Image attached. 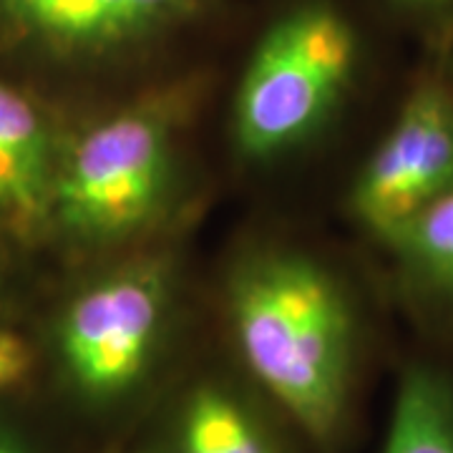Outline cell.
Here are the masks:
<instances>
[{
  "label": "cell",
  "instance_id": "obj_12",
  "mask_svg": "<svg viewBox=\"0 0 453 453\" xmlns=\"http://www.w3.org/2000/svg\"><path fill=\"white\" fill-rule=\"evenodd\" d=\"M0 453H46L20 426L0 418Z\"/></svg>",
  "mask_w": 453,
  "mask_h": 453
},
{
  "label": "cell",
  "instance_id": "obj_1",
  "mask_svg": "<svg viewBox=\"0 0 453 453\" xmlns=\"http://www.w3.org/2000/svg\"><path fill=\"white\" fill-rule=\"evenodd\" d=\"M229 327L247 380L320 453L356 418L360 320L348 290L318 259L267 250L229 285Z\"/></svg>",
  "mask_w": 453,
  "mask_h": 453
},
{
  "label": "cell",
  "instance_id": "obj_3",
  "mask_svg": "<svg viewBox=\"0 0 453 453\" xmlns=\"http://www.w3.org/2000/svg\"><path fill=\"white\" fill-rule=\"evenodd\" d=\"M174 181V106L134 104L98 121L61 157L53 222L83 244L124 242L157 222Z\"/></svg>",
  "mask_w": 453,
  "mask_h": 453
},
{
  "label": "cell",
  "instance_id": "obj_13",
  "mask_svg": "<svg viewBox=\"0 0 453 453\" xmlns=\"http://www.w3.org/2000/svg\"><path fill=\"white\" fill-rule=\"evenodd\" d=\"M413 5H423V8H446V5H453V0H408Z\"/></svg>",
  "mask_w": 453,
  "mask_h": 453
},
{
  "label": "cell",
  "instance_id": "obj_6",
  "mask_svg": "<svg viewBox=\"0 0 453 453\" xmlns=\"http://www.w3.org/2000/svg\"><path fill=\"white\" fill-rule=\"evenodd\" d=\"M290 431L250 380L199 375L164 401L154 434L134 453H297Z\"/></svg>",
  "mask_w": 453,
  "mask_h": 453
},
{
  "label": "cell",
  "instance_id": "obj_14",
  "mask_svg": "<svg viewBox=\"0 0 453 453\" xmlns=\"http://www.w3.org/2000/svg\"><path fill=\"white\" fill-rule=\"evenodd\" d=\"M446 73H449V76H451V79H453V64L449 65V68H446Z\"/></svg>",
  "mask_w": 453,
  "mask_h": 453
},
{
  "label": "cell",
  "instance_id": "obj_15",
  "mask_svg": "<svg viewBox=\"0 0 453 453\" xmlns=\"http://www.w3.org/2000/svg\"><path fill=\"white\" fill-rule=\"evenodd\" d=\"M113 453H121V451H113Z\"/></svg>",
  "mask_w": 453,
  "mask_h": 453
},
{
  "label": "cell",
  "instance_id": "obj_2",
  "mask_svg": "<svg viewBox=\"0 0 453 453\" xmlns=\"http://www.w3.org/2000/svg\"><path fill=\"white\" fill-rule=\"evenodd\" d=\"M166 300L162 265L134 262L68 305L56 330V378L86 418L119 421L157 386Z\"/></svg>",
  "mask_w": 453,
  "mask_h": 453
},
{
  "label": "cell",
  "instance_id": "obj_11",
  "mask_svg": "<svg viewBox=\"0 0 453 453\" xmlns=\"http://www.w3.org/2000/svg\"><path fill=\"white\" fill-rule=\"evenodd\" d=\"M38 371V356L26 335L0 325V408L20 401Z\"/></svg>",
  "mask_w": 453,
  "mask_h": 453
},
{
  "label": "cell",
  "instance_id": "obj_8",
  "mask_svg": "<svg viewBox=\"0 0 453 453\" xmlns=\"http://www.w3.org/2000/svg\"><path fill=\"white\" fill-rule=\"evenodd\" d=\"M58 164L41 111L0 81V226L31 237L53 222Z\"/></svg>",
  "mask_w": 453,
  "mask_h": 453
},
{
  "label": "cell",
  "instance_id": "obj_5",
  "mask_svg": "<svg viewBox=\"0 0 453 453\" xmlns=\"http://www.w3.org/2000/svg\"><path fill=\"white\" fill-rule=\"evenodd\" d=\"M453 192V79L421 76L357 169L348 207L378 242Z\"/></svg>",
  "mask_w": 453,
  "mask_h": 453
},
{
  "label": "cell",
  "instance_id": "obj_10",
  "mask_svg": "<svg viewBox=\"0 0 453 453\" xmlns=\"http://www.w3.org/2000/svg\"><path fill=\"white\" fill-rule=\"evenodd\" d=\"M383 244L408 292L453 315V192L418 211Z\"/></svg>",
  "mask_w": 453,
  "mask_h": 453
},
{
  "label": "cell",
  "instance_id": "obj_7",
  "mask_svg": "<svg viewBox=\"0 0 453 453\" xmlns=\"http://www.w3.org/2000/svg\"><path fill=\"white\" fill-rule=\"evenodd\" d=\"M204 0H0L20 35L61 53L101 56L134 49L192 20Z\"/></svg>",
  "mask_w": 453,
  "mask_h": 453
},
{
  "label": "cell",
  "instance_id": "obj_4",
  "mask_svg": "<svg viewBox=\"0 0 453 453\" xmlns=\"http://www.w3.org/2000/svg\"><path fill=\"white\" fill-rule=\"evenodd\" d=\"M360 65L353 23L308 3L262 35L234 101V142L252 159L300 144L348 96Z\"/></svg>",
  "mask_w": 453,
  "mask_h": 453
},
{
  "label": "cell",
  "instance_id": "obj_9",
  "mask_svg": "<svg viewBox=\"0 0 453 453\" xmlns=\"http://www.w3.org/2000/svg\"><path fill=\"white\" fill-rule=\"evenodd\" d=\"M380 453H453L451 365L416 357L401 371Z\"/></svg>",
  "mask_w": 453,
  "mask_h": 453
}]
</instances>
